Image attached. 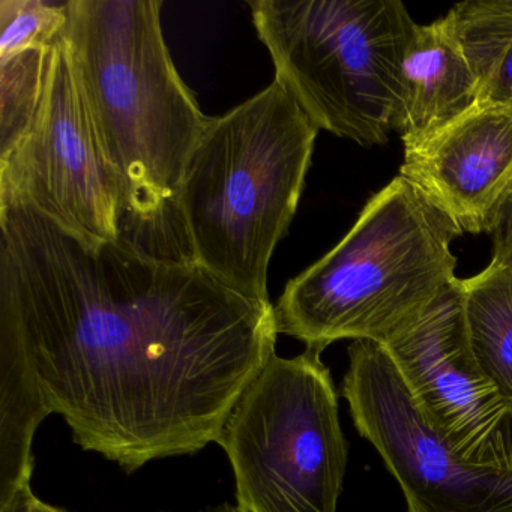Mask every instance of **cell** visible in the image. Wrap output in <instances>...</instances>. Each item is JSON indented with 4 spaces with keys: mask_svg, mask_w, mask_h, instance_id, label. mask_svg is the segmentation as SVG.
Masks as SVG:
<instances>
[{
    "mask_svg": "<svg viewBox=\"0 0 512 512\" xmlns=\"http://www.w3.org/2000/svg\"><path fill=\"white\" fill-rule=\"evenodd\" d=\"M460 278L385 343L422 415L470 464L512 469V401L475 361Z\"/></svg>",
    "mask_w": 512,
    "mask_h": 512,
    "instance_id": "9",
    "label": "cell"
},
{
    "mask_svg": "<svg viewBox=\"0 0 512 512\" xmlns=\"http://www.w3.org/2000/svg\"><path fill=\"white\" fill-rule=\"evenodd\" d=\"M320 355L274 353L227 416L217 443L244 512H337L349 448Z\"/></svg>",
    "mask_w": 512,
    "mask_h": 512,
    "instance_id": "6",
    "label": "cell"
},
{
    "mask_svg": "<svg viewBox=\"0 0 512 512\" xmlns=\"http://www.w3.org/2000/svg\"><path fill=\"white\" fill-rule=\"evenodd\" d=\"M347 352L341 394L400 484L407 512H512V469L464 461L422 415L382 343L353 341Z\"/></svg>",
    "mask_w": 512,
    "mask_h": 512,
    "instance_id": "8",
    "label": "cell"
},
{
    "mask_svg": "<svg viewBox=\"0 0 512 512\" xmlns=\"http://www.w3.org/2000/svg\"><path fill=\"white\" fill-rule=\"evenodd\" d=\"M52 49L26 50L0 58V157L10 154L34 124Z\"/></svg>",
    "mask_w": 512,
    "mask_h": 512,
    "instance_id": "14",
    "label": "cell"
},
{
    "mask_svg": "<svg viewBox=\"0 0 512 512\" xmlns=\"http://www.w3.org/2000/svg\"><path fill=\"white\" fill-rule=\"evenodd\" d=\"M0 512H68L44 503L31 490V484L22 485L0 502Z\"/></svg>",
    "mask_w": 512,
    "mask_h": 512,
    "instance_id": "17",
    "label": "cell"
},
{
    "mask_svg": "<svg viewBox=\"0 0 512 512\" xmlns=\"http://www.w3.org/2000/svg\"><path fill=\"white\" fill-rule=\"evenodd\" d=\"M28 203L89 241H119L128 191L109 160L70 47L53 44L34 124L0 157V202Z\"/></svg>",
    "mask_w": 512,
    "mask_h": 512,
    "instance_id": "7",
    "label": "cell"
},
{
    "mask_svg": "<svg viewBox=\"0 0 512 512\" xmlns=\"http://www.w3.org/2000/svg\"><path fill=\"white\" fill-rule=\"evenodd\" d=\"M0 230L2 499L31 484L52 413L128 473L218 442L275 353L274 305L190 257L89 241L19 200L0 202Z\"/></svg>",
    "mask_w": 512,
    "mask_h": 512,
    "instance_id": "1",
    "label": "cell"
},
{
    "mask_svg": "<svg viewBox=\"0 0 512 512\" xmlns=\"http://www.w3.org/2000/svg\"><path fill=\"white\" fill-rule=\"evenodd\" d=\"M319 128L278 79L209 118L179 190L190 259L224 286L271 304L268 269L298 211Z\"/></svg>",
    "mask_w": 512,
    "mask_h": 512,
    "instance_id": "2",
    "label": "cell"
},
{
    "mask_svg": "<svg viewBox=\"0 0 512 512\" xmlns=\"http://www.w3.org/2000/svg\"><path fill=\"white\" fill-rule=\"evenodd\" d=\"M488 235L493 241L491 262H512V182Z\"/></svg>",
    "mask_w": 512,
    "mask_h": 512,
    "instance_id": "16",
    "label": "cell"
},
{
    "mask_svg": "<svg viewBox=\"0 0 512 512\" xmlns=\"http://www.w3.org/2000/svg\"><path fill=\"white\" fill-rule=\"evenodd\" d=\"M254 28L280 80L319 130L388 142L401 62L418 23L398 0H254Z\"/></svg>",
    "mask_w": 512,
    "mask_h": 512,
    "instance_id": "5",
    "label": "cell"
},
{
    "mask_svg": "<svg viewBox=\"0 0 512 512\" xmlns=\"http://www.w3.org/2000/svg\"><path fill=\"white\" fill-rule=\"evenodd\" d=\"M161 0H68L62 38L128 214L155 223L176 209L208 116L179 76L161 29Z\"/></svg>",
    "mask_w": 512,
    "mask_h": 512,
    "instance_id": "3",
    "label": "cell"
},
{
    "mask_svg": "<svg viewBox=\"0 0 512 512\" xmlns=\"http://www.w3.org/2000/svg\"><path fill=\"white\" fill-rule=\"evenodd\" d=\"M475 74L478 103L512 104V0H473L448 13Z\"/></svg>",
    "mask_w": 512,
    "mask_h": 512,
    "instance_id": "13",
    "label": "cell"
},
{
    "mask_svg": "<svg viewBox=\"0 0 512 512\" xmlns=\"http://www.w3.org/2000/svg\"><path fill=\"white\" fill-rule=\"evenodd\" d=\"M68 22V2L0 0V58L49 49Z\"/></svg>",
    "mask_w": 512,
    "mask_h": 512,
    "instance_id": "15",
    "label": "cell"
},
{
    "mask_svg": "<svg viewBox=\"0 0 512 512\" xmlns=\"http://www.w3.org/2000/svg\"><path fill=\"white\" fill-rule=\"evenodd\" d=\"M451 218L401 178L374 194L346 236L286 284L278 334L325 350L340 340L385 343L455 280Z\"/></svg>",
    "mask_w": 512,
    "mask_h": 512,
    "instance_id": "4",
    "label": "cell"
},
{
    "mask_svg": "<svg viewBox=\"0 0 512 512\" xmlns=\"http://www.w3.org/2000/svg\"><path fill=\"white\" fill-rule=\"evenodd\" d=\"M401 178L463 233H490L512 182V104L476 103L404 145Z\"/></svg>",
    "mask_w": 512,
    "mask_h": 512,
    "instance_id": "10",
    "label": "cell"
},
{
    "mask_svg": "<svg viewBox=\"0 0 512 512\" xmlns=\"http://www.w3.org/2000/svg\"><path fill=\"white\" fill-rule=\"evenodd\" d=\"M478 103L475 74L448 14L416 25L401 62L392 130L403 145L445 127Z\"/></svg>",
    "mask_w": 512,
    "mask_h": 512,
    "instance_id": "11",
    "label": "cell"
},
{
    "mask_svg": "<svg viewBox=\"0 0 512 512\" xmlns=\"http://www.w3.org/2000/svg\"><path fill=\"white\" fill-rule=\"evenodd\" d=\"M203 512H244L238 508V505H230V503H223V505L215 506V508L209 509V511Z\"/></svg>",
    "mask_w": 512,
    "mask_h": 512,
    "instance_id": "18",
    "label": "cell"
},
{
    "mask_svg": "<svg viewBox=\"0 0 512 512\" xmlns=\"http://www.w3.org/2000/svg\"><path fill=\"white\" fill-rule=\"evenodd\" d=\"M458 281L475 361L512 401V262H490L479 274Z\"/></svg>",
    "mask_w": 512,
    "mask_h": 512,
    "instance_id": "12",
    "label": "cell"
}]
</instances>
